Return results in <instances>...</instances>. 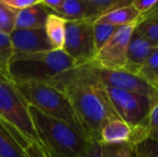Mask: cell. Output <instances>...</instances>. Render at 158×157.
I'll return each mask as SVG.
<instances>
[{
  "instance_id": "8",
  "label": "cell",
  "mask_w": 158,
  "mask_h": 157,
  "mask_svg": "<svg viewBox=\"0 0 158 157\" xmlns=\"http://www.w3.org/2000/svg\"><path fill=\"white\" fill-rule=\"evenodd\" d=\"M90 19L67 21L63 51L77 63V65L94 60L96 48Z\"/></svg>"
},
{
  "instance_id": "23",
  "label": "cell",
  "mask_w": 158,
  "mask_h": 157,
  "mask_svg": "<svg viewBox=\"0 0 158 157\" xmlns=\"http://www.w3.org/2000/svg\"><path fill=\"white\" fill-rule=\"evenodd\" d=\"M133 157H158V142L152 139H144L132 145Z\"/></svg>"
},
{
  "instance_id": "4",
  "label": "cell",
  "mask_w": 158,
  "mask_h": 157,
  "mask_svg": "<svg viewBox=\"0 0 158 157\" xmlns=\"http://www.w3.org/2000/svg\"><path fill=\"white\" fill-rule=\"evenodd\" d=\"M29 113L39 142L53 157H80L85 151L89 141L72 126L51 118L31 105Z\"/></svg>"
},
{
  "instance_id": "17",
  "label": "cell",
  "mask_w": 158,
  "mask_h": 157,
  "mask_svg": "<svg viewBox=\"0 0 158 157\" xmlns=\"http://www.w3.org/2000/svg\"><path fill=\"white\" fill-rule=\"evenodd\" d=\"M58 15L68 21L87 19V6L85 0H64Z\"/></svg>"
},
{
  "instance_id": "20",
  "label": "cell",
  "mask_w": 158,
  "mask_h": 157,
  "mask_svg": "<svg viewBox=\"0 0 158 157\" xmlns=\"http://www.w3.org/2000/svg\"><path fill=\"white\" fill-rule=\"evenodd\" d=\"M139 76L158 89V48L152 53L150 58L139 72Z\"/></svg>"
},
{
  "instance_id": "18",
  "label": "cell",
  "mask_w": 158,
  "mask_h": 157,
  "mask_svg": "<svg viewBox=\"0 0 158 157\" xmlns=\"http://www.w3.org/2000/svg\"><path fill=\"white\" fill-rule=\"evenodd\" d=\"M0 157H26L25 151L19 147L12 134L0 123Z\"/></svg>"
},
{
  "instance_id": "11",
  "label": "cell",
  "mask_w": 158,
  "mask_h": 157,
  "mask_svg": "<svg viewBox=\"0 0 158 157\" xmlns=\"http://www.w3.org/2000/svg\"><path fill=\"white\" fill-rule=\"evenodd\" d=\"M154 45L150 43L137 30H133L129 41L126 56V65L124 71L139 76V72L145 65L152 53L156 50Z\"/></svg>"
},
{
  "instance_id": "33",
  "label": "cell",
  "mask_w": 158,
  "mask_h": 157,
  "mask_svg": "<svg viewBox=\"0 0 158 157\" xmlns=\"http://www.w3.org/2000/svg\"><path fill=\"white\" fill-rule=\"evenodd\" d=\"M4 81H10V80L6 78V76H4V74L2 73L1 71H0V82H4Z\"/></svg>"
},
{
  "instance_id": "16",
  "label": "cell",
  "mask_w": 158,
  "mask_h": 157,
  "mask_svg": "<svg viewBox=\"0 0 158 157\" xmlns=\"http://www.w3.org/2000/svg\"><path fill=\"white\" fill-rule=\"evenodd\" d=\"M87 6V19L95 22L100 16L129 4L131 0H85Z\"/></svg>"
},
{
  "instance_id": "7",
  "label": "cell",
  "mask_w": 158,
  "mask_h": 157,
  "mask_svg": "<svg viewBox=\"0 0 158 157\" xmlns=\"http://www.w3.org/2000/svg\"><path fill=\"white\" fill-rule=\"evenodd\" d=\"M118 118L133 128L144 127L155 98L141 93L117 88H102Z\"/></svg>"
},
{
  "instance_id": "13",
  "label": "cell",
  "mask_w": 158,
  "mask_h": 157,
  "mask_svg": "<svg viewBox=\"0 0 158 157\" xmlns=\"http://www.w3.org/2000/svg\"><path fill=\"white\" fill-rule=\"evenodd\" d=\"M50 13H53L42 1L35 6L17 12L15 19V29H43Z\"/></svg>"
},
{
  "instance_id": "15",
  "label": "cell",
  "mask_w": 158,
  "mask_h": 157,
  "mask_svg": "<svg viewBox=\"0 0 158 157\" xmlns=\"http://www.w3.org/2000/svg\"><path fill=\"white\" fill-rule=\"evenodd\" d=\"M67 21L68 19L56 13L48 14L45 26H44V30H45L53 50H63Z\"/></svg>"
},
{
  "instance_id": "2",
  "label": "cell",
  "mask_w": 158,
  "mask_h": 157,
  "mask_svg": "<svg viewBox=\"0 0 158 157\" xmlns=\"http://www.w3.org/2000/svg\"><path fill=\"white\" fill-rule=\"evenodd\" d=\"M48 83H74L98 88H117L141 93L150 97L158 96V89L135 74L124 70L108 69L94 60L77 65L58 74Z\"/></svg>"
},
{
  "instance_id": "22",
  "label": "cell",
  "mask_w": 158,
  "mask_h": 157,
  "mask_svg": "<svg viewBox=\"0 0 158 157\" xmlns=\"http://www.w3.org/2000/svg\"><path fill=\"white\" fill-rule=\"evenodd\" d=\"M16 14L14 10L10 9L0 0V32L10 36L15 29V19Z\"/></svg>"
},
{
  "instance_id": "28",
  "label": "cell",
  "mask_w": 158,
  "mask_h": 157,
  "mask_svg": "<svg viewBox=\"0 0 158 157\" xmlns=\"http://www.w3.org/2000/svg\"><path fill=\"white\" fill-rule=\"evenodd\" d=\"M3 3L10 9L14 10L15 12H19L22 10L35 6L38 2V0H2Z\"/></svg>"
},
{
  "instance_id": "26",
  "label": "cell",
  "mask_w": 158,
  "mask_h": 157,
  "mask_svg": "<svg viewBox=\"0 0 158 157\" xmlns=\"http://www.w3.org/2000/svg\"><path fill=\"white\" fill-rule=\"evenodd\" d=\"M144 129H145L146 138L158 142V97L153 103Z\"/></svg>"
},
{
  "instance_id": "30",
  "label": "cell",
  "mask_w": 158,
  "mask_h": 157,
  "mask_svg": "<svg viewBox=\"0 0 158 157\" xmlns=\"http://www.w3.org/2000/svg\"><path fill=\"white\" fill-rule=\"evenodd\" d=\"M80 157H102L101 143L98 141H89L85 151Z\"/></svg>"
},
{
  "instance_id": "25",
  "label": "cell",
  "mask_w": 158,
  "mask_h": 157,
  "mask_svg": "<svg viewBox=\"0 0 158 157\" xmlns=\"http://www.w3.org/2000/svg\"><path fill=\"white\" fill-rule=\"evenodd\" d=\"M102 157H133L132 145L129 143L122 144H102Z\"/></svg>"
},
{
  "instance_id": "14",
  "label": "cell",
  "mask_w": 158,
  "mask_h": 157,
  "mask_svg": "<svg viewBox=\"0 0 158 157\" xmlns=\"http://www.w3.org/2000/svg\"><path fill=\"white\" fill-rule=\"evenodd\" d=\"M141 19V14L132 6L131 2L125 6L115 9L111 12L100 16L94 23L108 24V25L123 27L128 25H135Z\"/></svg>"
},
{
  "instance_id": "9",
  "label": "cell",
  "mask_w": 158,
  "mask_h": 157,
  "mask_svg": "<svg viewBox=\"0 0 158 157\" xmlns=\"http://www.w3.org/2000/svg\"><path fill=\"white\" fill-rule=\"evenodd\" d=\"M135 27V25L119 27L112 38L96 53L94 58L95 63L108 69L124 70L129 41Z\"/></svg>"
},
{
  "instance_id": "19",
  "label": "cell",
  "mask_w": 158,
  "mask_h": 157,
  "mask_svg": "<svg viewBox=\"0 0 158 157\" xmlns=\"http://www.w3.org/2000/svg\"><path fill=\"white\" fill-rule=\"evenodd\" d=\"M135 29L144 37L152 45L158 48V19L141 16Z\"/></svg>"
},
{
  "instance_id": "21",
  "label": "cell",
  "mask_w": 158,
  "mask_h": 157,
  "mask_svg": "<svg viewBox=\"0 0 158 157\" xmlns=\"http://www.w3.org/2000/svg\"><path fill=\"white\" fill-rule=\"evenodd\" d=\"M119 27L108 24H100V23H94L93 24V35H94V42L96 53L106 43L112 36L115 34Z\"/></svg>"
},
{
  "instance_id": "3",
  "label": "cell",
  "mask_w": 158,
  "mask_h": 157,
  "mask_svg": "<svg viewBox=\"0 0 158 157\" xmlns=\"http://www.w3.org/2000/svg\"><path fill=\"white\" fill-rule=\"evenodd\" d=\"M74 66H77V63L63 50L13 54L8 65V74L14 84L28 82L48 83Z\"/></svg>"
},
{
  "instance_id": "5",
  "label": "cell",
  "mask_w": 158,
  "mask_h": 157,
  "mask_svg": "<svg viewBox=\"0 0 158 157\" xmlns=\"http://www.w3.org/2000/svg\"><path fill=\"white\" fill-rule=\"evenodd\" d=\"M0 123L24 151L39 142L29 105L11 81L0 82Z\"/></svg>"
},
{
  "instance_id": "24",
  "label": "cell",
  "mask_w": 158,
  "mask_h": 157,
  "mask_svg": "<svg viewBox=\"0 0 158 157\" xmlns=\"http://www.w3.org/2000/svg\"><path fill=\"white\" fill-rule=\"evenodd\" d=\"M11 57H12V48L9 36L0 32V71L9 80L10 78L8 74V65Z\"/></svg>"
},
{
  "instance_id": "27",
  "label": "cell",
  "mask_w": 158,
  "mask_h": 157,
  "mask_svg": "<svg viewBox=\"0 0 158 157\" xmlns=\"http://www.w3.org/2000/svg\"><path fill=\"white\" fill-rule=\"evenodd\" d=\"M158 0H131L132 6L142 15L148 14L155 8Z\"/></svg>"
},
{
  "instance_id": "12",
  "label": "cell",
  "mask_w": 158,
  "mask_h": 157,
  "mask_svg": "<svg viewBox=\"0 0 158 157\" xmlns=\"http://www.w3.org/2000/svg\"><path fill=\"white\" fill-rule=\"evenodd\" d=\"M135 128L131 127L121 118L111 119L100 131L99 142L102 144H122L129 143L132 145Z\"/></svg>"
},
{
  "instance_id": "29",
  "label": "cell",
  "mask_w": 158,
  "mask_h": 157,
  "mask_svg": "<svg viewBox=\"0 0 158 157\" xmlns=\"http://www.w3.org/2000/svg\"><path fill=\"white\" fill-rule=\"evenodd\" d=\"M26 157H53L40 142L33 143L25 150Z\"/></svg>"
},
{
  "instance_id": "6",
  "label": "cell",
  "mask_w": 158,
  "mask_h": 157,
  "mask_svg": "<svg viewBox=\"0 0 158 157\" xmlns=\"http://www.w3.org/2000/svg\"><path fill=\"white\" fill-rule=\"evenodd\" d=\"M15 86L29 105L51 118L64 122L84 136L70 101L63 92L43 82L19 83Z\"/></svg>"
},
{
  "instance_id": "1",
  "label": "cell",
  "mask_w": 158,
  "mask_h": 157,
  "mask_svg": "<svg viewBox=\"0 0 158 157\" xmlns=\"http://www.w3.org/2000/svg\"><path fill=\"white\" fill-rule=\"evenodd\" d=\"M67 96L85 138L99 142L100 131L111 119L118 118L102 88L74 83H48Z\"/></svg>"
},
{
  "instance_id": "32",
  "label": "cell",
  "mask_w": 158,
  "mask_h": 157,
  "mask_svg": "<svg viewBox=\"0 0 158 157\" xmlns=\"http://www.w3.org/2000/svg\"><path fill=\"white\" fill-rule=\"evenodd\" d=\"M142 16H145V17H155V19H158V2L157 4L155 6V8L153 9L151 12H148V14L145 15H142Z\"/></svg>"
},
{
  "instance_id": "31",
  "label": "cell",
  "mask_w": 158,
  "mask_h": 157,
  "mask_svg": "<svg viewBox=\"0 0 158 157\" xmlns=\"http://www.w3.org/2000/svg\"><path fill=\"white\" fill-rule=\"evenodd\" d=\"M42 3H43L44 6L48 9L51 12L53 13H58L59 9H60L61 4H63L64 0H41Z\"/></svg>"
},
{
  "instance_id": "10",
  "label": "cell",
  "mask_w": 158,
  "mask_h": 157,
  "mask_svg": "<svg viewBox=\"0 0 158 157\" xmlns=\"http://www.w3.org/2000/svg\"><path fill=\"white\" fill-rule=\"evenodd\" d=\"M13 54H30L52 51L43 29H14L9 36Z\"/></svg>"
}]
</instances>
